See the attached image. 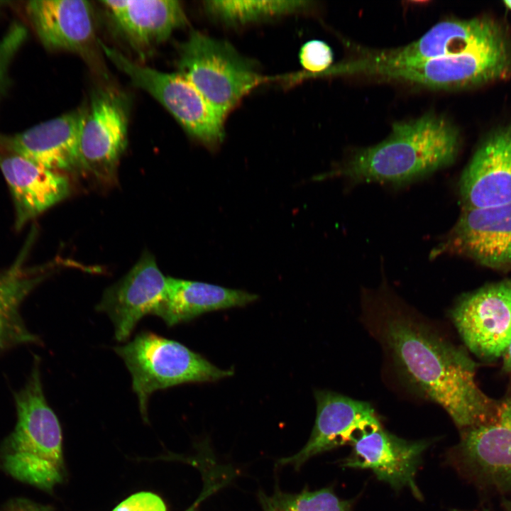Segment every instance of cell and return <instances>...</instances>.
I'll return each mask as SVG.
<instances>
[{"label":"cell","instance_id":"7","mask_svg":"<svg viewBox=\"0 0 511 511\" xmlns=\"http://www.w3.org/2000/svg\"><path fill=\"white\" fill-rule=\"evenodd\" d=\"M449 456L453 465L477 483L511 491V391L484 422L461 432Z\"/></svg>","mask_w":511,"mask_h":511},{"label":"cell","instance_id":"16","mask_svg":"<svg viewBox=\"0 0 511 511\" xmlns=\"http://www.w3.org/2000/svg\"><path fill=\"white\" fill-rule=\"evenodd\" d=\"M459 193L463 208L511 203V126L490 134L477 148L461 174Z\"/></svg>","mask_w":511,"mask_h":511},{"label":"cell","instance_id":"19","mask_svg":"<svg viewBox=\"0 0 511 511\" xmlns=\"http://www.w3.org/2000/svg\"><path fill=\"white\" fill-rule=\"evenodd\" d=\"M26 11L46 48L79 53L94 40V13L89 1L34 0L26 4Z\"/></svg>","mask_w":511,"mask_h":511},{"label":"cell","instance_id":"25","mask_svg":"<svg viewBox=\"0 0 511 511\" xmlns=\"http://www.w3.org/2000/svg\"><path fill=\"white\" fill-rule=\"evenodd\" d=\"M299 58L304 69L314 73L322 72L331 65L333 53L324 41L311 40L302 46Z\"/></svg>","mask_w":511,"mask_h":511},{"label":"cell","instance_id":"1","mask_svg":"<svg viewBox=\"0 0 511 511\" xmlns=\"http://www.w3.org/2000/svg\"><path fill=\"white\" fill-rule=\"evenodd\" d=\"M363 318L405 383L440 405L462 431L484 422L495 403L478 388L475 364L383 284L362 295Z\"/></svg>","mask_w":511,"mask_h":511},{"label":"cell","instance_id":"24","mask_svg":"<svg viewBox=\"0 0 511 511\" xmlns=\"http://www.w3.org/2000/svg\"><path fill=\"white\" fill-rule=\"evenodd\" d=\"M263 511H352L351 501L339 498L331 488L287 493L276 488L271 495L258 494Z\"/></svg>","mask_w":511,"mask_h":511},{"label":"cell","instance_id":"31","mask_svg":"<svg viewBox=\"0 0 511 511\" xmlns=\"http://www.w3.org/2000/svg\"><path fill=\"white\" fill-rule=\"evenodd\" d=\"M10 268L6 270H0V282L8 275Z\"/></svg>","mask_w":511,"mask_h":511},{"label":"cell","instance_id":"15","mask_svg":"<svg viewBox=\"0 0 511 511\" xmlns=\"http://www.w3.org/2000/svg\"><path fill=\"white\" fill-rule=\"evenodd\" d=\"M87 107L38 123L0 143L12 151L60 173L81 167L79 143Z\"/></svg>","mask_w":511,"mask_h":511},{"label":"cell","instance_id":"12","mask_svg":"<svg viewBox=\"0 0 511 511\" xmlns=\"http://www.w3.org/2000/svg\"><path fill=\"white\" fill-rule=\"evenodd\" d=\"M511 72V46L505 35L464 53L415 64L417 85L456 89L505 78Z\"/></svg>","mask_w":511,"mask_h":511},{"label":"cell","instance_id":"20","mask_svg":"<svg viewBox=\"0 0 511 511\" xmlns=\"http://www.w3.org/2000/svg\"><path fill=\"white\" fill-rule=\"evenodd\" d=\"M119 31L136 49L152 48L187 23L176 0L102 1Z\"/></svg>","mask_w":511,"mask_h":511},{"label":"cell","instance_id":"29","mask_svg":"<svg viewBox=\"0 0 511 511\" xmlns=\"http://www.w3.org/2000/svg\"><path fill=\"white\" fill-rule=\"evenodd\" d=\"M502 357L504 369L511 371V344L504 353Z\"/></svg>","mask_w":511,"mask_h":511},{"label":"cell","instance_id":"33","mask_svg":"<svg viewBox=\"0 0 511 511\" xmlns=\"http://www.w3.org/2000/svg\"><path fill=\"white\" fill-rule=\"evenodd\" d=\"M505 4L511 10V0L504 1Z\"/></svg>","mask_w":511,"mask_h":511},{"label":"cell","instance_id":"21","mask_svg":"<svg viewBox=\"0 0 511 511\" xmlns=\"http://www.w3.org/2000/svg\"><path fill=\"white\" fill-rule=\"evenodd\" d=\"M258 295L207 282L167 278L164 300L154 314L168 326L188 322L205 312L242 307Z\"/></svg>","mask_w":511,"mask_h":511},{"label":"cell","instance_id":"17","mask_svg":"<svg viewBox=\"0 0 511 511\" xmlns=\"http://www.w3.org/2000/svg\"><path fill=\"white\" fill-rule=\"evenodd\" d=\"M504 34L497 23L486 18L445 21L409 45L363 57L388 65L417 63L464 53Z\"/></svg>","mask_w":511,"mask_h":511},{"label":"cell","instance_id":"3","mask_svg":"<svg viewBox=\"0 0 511 511\" xmlns=\"http://www.w3.org/2000/svg\"><path fill=\"white\" fill-rule=\"evenodd\" d=\"M14 400L16 424L5 443L2 466L16 479L50 490L64 477L62 435L44 395L38 361Z\"/></svg>","mask_w":511,"mask_h":511},{"label":"cell","instance_id":"11","mask_svg":"<svg viewBox=\"0 0 511 511\" xmlns=\"http://www.w3.org/2000/svg\"><path fill=\"white\" fill-rule=\"evenodd\" d=\"M314 397L317 417L308 441L295 454L278 460L277 466L298 469L316 455L352 444L361 434L382 428L369 402L326 390H316Z\"/></svg>","mask_w":511,"mask_h":511},{"label":"cell","instance_id":"9","mask_svg":"<svg viewBox=\"0 0 511 511\" xmlns=\"http://www.w3.org/2000/svg\"><path fill=\"white\" fill-rule=\"evenodd\" d=\"M451 318L468 348L495 358L511 344V281L487 285L463 296Z\"/></svg>","mask_w":511,"mask_h":511},{"label":"cell","instance_id":"14","mask_svg":"<svg viewBox=\"0 0 511 511\" xmlns=\"http://www.w3.org/2000/svg\"><path fill=\"white\" fill-rule=\"evenodd\" d=\"M167 278L153 256L143 255L128 273L104 292L97 310L106 313L118 341H126L138 322L154 314L165 298Z\"/></svg>","mask_w":511,"mask_h":511},{"label":"cell","instance_id":"10","mask_svg":"<svg viewBox=\"0 0 511 511\" xmlns=\"http://www.w3.org/2000/svg\"><path fill=\"white\" fill-rule=\"evenodd\" d=\"M446 253L464 256L495 269L511 268V203L463 208L454 227L430 257Z\"/></svg>","mask_w":511,"mask_h":511},{"label":"cell","instance_id":"8","mask_svg":"<svg viewBox=\"0 0 511 511\" xmlns=\"http://www.w3.org/2000/svg\"><path fill=\"white\" fill-rule=\"evenodd\" d=\"M129 104L113 88L93 92L79 143L81 167L98 179L111 178L127 144Z\"/></svg>","mask_w":511,"mask_h":511},{"label":"cell","instance_id":"23","mask_svg":"<svg viewBox=\"0 0 511 511\" xmlns=\"http://www.w3.org/2000/svg\"><path fill=\"white\" fill-rule=\"evenodd\" d=\"M306 1H207L206 10L213 16L231 23H245L264 18L300 11Z\"/></svg>","mask_w":511,"mask_h":511},{"label":"cell","instance_id":"28","mask_svg":"<svg viewBox=\"0 0 511 511\" xmlns=\"http://www.w3.org/2000/svg\"><path fill=\"white\" fill-rule=\"evenodd\" d=\"M3 511H53V510L48 506L21 500L12 504Z\"/></svg>","mask_w":511,"mask_h":511},{"label":"cell","instance_id":"6","mask_svg":"<svg viewBox=\"0 0 511 511\" xmlns=\"http://www.w3.org/2000/svg\"><path fill=\"white\" fill-rule=\"evenodd\" d=\"M108 59L138 87L157 99L192 137L212 148L224 138V120L197 88L177 73L138 64L102 42Z\"/></svg>","mask_w":511,"mask_h":511},{"label":"cell","instance_id":"5","mask_svg":"<svg viewBox=\"0 0 511 511\" xmlns=\"http://www.w3.org/2000/svg\"><path fill=\"white\" fill-rule=\"evenodd\" d=\"M178 73L189 81L224 119L262 78L227 42L192 31L179 45Z\"/></svg>","mask_w":511,"mask_h":511},{"label":"cell","instance_id":"18","mask_svg":"<svg viewBox=\"0 0 511 511\" xmlns=\"http://www.w3.org/2000/svg\"><path fill=\"white\" fill-rule=\"evenodd\" d=\"M0 169L12 196L16 230L69 193V182L63 174L45 168L1 143Z\"/></svg>","mask_w":511,"mask_h":511},{"label":"cell","instance_id":"32","mask_svg":"<svg viewBox=\"0 0 511 511\" xmlns=\"http://www.w3.org/2000/svg\"><path fill=\"white\" fill-rule=\"evenodd\" d=\"M502 511H511V502L507 504Z\"/></svg>","mask_w":511,"mask_h":511},{"label":"cell","instance_id":"26","mask_svg":"<svg viewBox=\"0 0 511 511\" xmlns=\"http://www.w3.org/2000/svg\"><path fill=\"white\" fill-rule=\"evenodd\" d=\"M113 511H166V506L158 495L141 492L121 502Z\"/></svg>","mask_w":511,"mask_h":511},{"label":"cell","instance_id":"30","mask_svg":"<svg viewBox=\"0 0 511 511\" xmlns=\"http://www.w3.org/2000/svg\"><path fill=\"white\" fill-rule=\"evenodd\" d=\"M205 498L203 495H199V497L197 499V500L192 505L191 507H189L187 510L185 511H195L196 508L199 505V504L204 500Z\"/></svg>","mask_w":511,"mask_h":511},{"label":"cell","instance_id":"27","mask_svg":"<svg viewBox=\"0 0 511 511\" xmlns=\"http://www.w3.org/2000/svg\"><path fill=\"white\" fill-rule=\"evenodd\" d=\"M25 36L23 28L16 26L0 42V95L5 85L9 62Z\"/></svg>","mask_w":511,"mask_h":511},{"label":"cell","instance_id":"2","mask_svg":"<svg viewBox=\"0 0 511 511\" xmlns=\"http://www.w3.org/2000/svg\"><path fill=\"white\" fill-rule=\"evenodd\" d=\"M459 148L456 127L442 116L427 114L393 124L384 141L356 151L317 179L404 184L451 165Z\"/></svg>","mask_w":511,"mask_h":511},{"label":"cell","instance_id":"13","mask_svg":"<svg viewBox=\"0 0 511 511\" xmlns=\"http://www.w3.org/2000/svg\"><path fill=\"white\" fill-rule=\"evenodd\" d=\"M431 441L400 438L382 428L361 434L351 444V454L343 461V466L371 470L381 481L399 490L409 488L414 496L422 498L415 476L422 456Z\"/></svg>","mask_w":511,"mask_h":511},{"label":"cell","instance_id":"4","mask_svg":"<svg viewBox=\"0 0 511 511\" xmlns=\"http://www.w3.org/2000/svg\"><path fill=\"white\" fill-rule=\"evenodd\" d=\"M114 351L131 375L132 389L145 420L154 392L187 383L216 381L233 374L232 370L215 366L180 342L148 331Z\"/></svg>","mask_w":511,"mask_h":511},{"label":"cell","instance_id":"22","mask_svg":"<svg viewBox=\"0 0 511 511\" xmlns=\"http://www.w3.org/2000/svg\"><path fill=\"white\" fill-rule=\"evenodd\" d=\"M45 277V271L24 270L16 262L0 282V351L38 341L26 327L20 309L25 299Z\"/></svg>","mask_w":511,"mask_h":511}]
</instances>
